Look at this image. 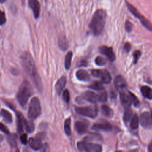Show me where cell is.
<instances>
[{
	"label": "cell",
	"instance_id": "obj_1",
	"mask_svg": "<svg viewBox=\"0 0 152 152\" xmlns=\"http://www.w3.org/2000/svg\"><path fill=\"white\" fill-rule=\"evenodd\" d=\"M21 63L25 71L32 79L37 88L39 91H42V83L41 78L37 71L34 61L31 55L28 52H24L21 56Z\"/></svg>",
	"mask_w": 152,
	"mask_h": 152
},
{
	"label": "cell",
	"instance_id": "obj_2",
	"mask_svg": "<svg viewBox=\"0 0 152 152\" xmlns=\"http://www.w3.org/2000/svg\"><path fill=\"white\" fill-rule=\"evenodd\" d=\"M106 20V12L103 9L95 11L89 24V29L94 36L100 35L104 27Z\"/></svg>",
	"mask_w": 152,
	"mask_h": 152
},
{
	"label": "cell",
	"instance_id": "obj_3",
	"mask_svg": "<svg viewBox=\"0 0 152 152\" xmlns=\"http://www.w3.org/2000/svg\"><path fill=\"white\" fill-rule=\"evenodd\" d=\"M32 87L27 80H24L21 84L17 93V99L22 107H25L27 103L28 100L32 95Z\"/></svg>",
	"mask_w": 152,
	"mask_h": 152
},
{
	"label": "cell",
	"instance_id": "obj_4",
	"mask_svg": "<svg viewBox=\"0 0 152 152\" xmlns=\"http://www.w3.org/2000/svg\"><path fill=\"white\" fill-rule=\"evenodd\" d=\"M42 112V108L39 99L37 97L31 99L28 110V117L31 120H34L40 116Z\"/></svg>",
	"mask_w": 152,
	"mask_h": 152
},
{
	"label": "cell",
	"instance_id": "obj_5",
	"mask_svg": "<svg viewBox=\"0 0 152 152\" xmlns=\"http://www.w3.org/2000/svg\"><path fill=\"white\" fill-rule=\"evenodd\" d=\"M126 4L128 10L131 12V13L133 15H134L136 18H137L140 21L141 23L147 29H148L149 31H151L152 30V26L150 21L148 20L144 15H142L133 5H132L131 4H130L126 1Z\"/></svg>",
	"mask_w": 152,
	"mask_h": 152
},
{
	"label": "cell",
	"instance_id": "obj_6",
	"mask_svg": "<svg viewBox=\"0 0 152 152\" xmlns=\"http://www.w3.org/2000/svg\"><path fill=\"white\" fill-rule=\"evenodd\" d=\"M77 148L80 151L100 152L102 151V146L99 144L89 142L87 141H78L77 144Z\"/></svg>",
	"mask_w": 152,
	"mask_h": 152
},
{
	"label": "cell",
	"instance_id": "obj_7",
	"mask_svg": "<svg viewBox=\"0 0 152 152\" xmlns=\"http://www.w3.org/2000/svg\"><path fill=\"white\" fill-rule=\"evenodd\" d=\"M75 111L80 115L90 118H95L97 116V107L94 106L75 107Z\"/></svg>",
	"mask_w": 152,
	"mask_h": 152
},
{
	"label": "cell",
	"instance_id": "obj_8",
	"mask_svg": "<svg viewBox=\"0 0 152 152\" xmlns=\"http://www.w3.org/2000/svg\"><path fill=\"white\" fill-rule=\"evenodd\" d=\"M91 74L95 77L100 78L101 83L109 84L111 81V76L106 69H92Z\"/></svg>",
	"mask_w": 152,
	"mask_h": 152
},
{
	"label": "cell",
	"instance_id": "obj_9",
	"mask_svg": "<svg viewBox=\"0 0 152 152\" xmlns=\"http://www.w3.org/2000/svg\"><path fill=\"white\" fill-rule=\"evenodd\" d=\"M45 137V134L43 132L36 134L34 138H30L28 140V143L30 147L34 150H38L43 148L42 141Z\"/></svg>",
	"mask_w": 152,
	"mask_h": 152
},
{
	"label": "cell",
	"instance_id": "obj_10",
	"mask_svg": "<svg viewBox=\"0 0 152 152\" xmlns=\"http://www.w3.org/2000/svg\"><path fill=\"white\" fill-rule=\"evenodd\" d=\"M141 125L145 129H150L152 125V119L150 113L148 112H144L140 115V119Z\"/></svg>",
	"mask_w": 152,
	"mask_h": 152
},
{
	"label": "cell",
	"instance_id": "obj_11",
	"mask_svg": "<svg viewBox=\"0 0 152 152\" xmlns=\"http://www.w3.org/2000/svg\"><path fill=\"white\" fill-rule=\"evenodd\" d=\"M120 94V100L121 103L125 107H129L131 104V99L130 91L126 89L121 90L119 91Z\"/></svg>",
	"mask_w": 152,
	"mask_h": 152
},
{
	"label": "cell",
	"instance_id": "obj_12",
	"mask_svg": "<svg viewBox=\"0 0 152 152\" xmlns=\"http://www.w3.org/2000/svg\"><path fill=\"white\" fill-rule=\"evenodd\" d=\"M99 50L102 54L107 56L110 62H113L115 60L116 56L112 48L106 46H102L99 47Z\"/></svg>",
	"mask_w": 152,
	"mask_h": 152
},
{
	"label": "cell",
	"instance_id": "obj_13",
	"mask_svg": "<svg viewBox=\"0 0 152 152\" xmlns=\"http://www.w3.org/2000/svg\"><path fill=\"white\" fill-rule=\"evenodd\" d=\"M29 7L31 9L35 19H37L40 13V4L38 0H28Z\"/></svg>",
	"mask_w": 152,
	"mask_h": 152
},
{
	"label": "cell",
	"instance_id": "obj_14",
	"mask_svg": "<svg viewBox=\"0 0 152 152\" xmlns=\"http://www.w3.org/2000/svg\"><path fill=\"white\" fill-rule=\"evenodd\" d=\"M88 126H89L88 123L86 122V121H77L75 123L74 128L76 132L78 134L83 135L88 131Z\"/></svg>",
	"mask_w": 152,
	"mask_h": 152
},
{
	"label": "cell",
	"instance_id": "obj_15",
	"mask_svg": "<svg viewBox=\"0 0 152 152\" xmlns=\"http://www.w3.org/2000/svg\"><path fill=\"white\" fill-rule=\"evenodd\" d=\"M114 85L115 88L119 91H121L127 88V83L125 79L121 75H117L114 80Z\"/></svg>",
	"mask_w": 152,
	"mask_h": 152
},
{
	"label": "cell",
	"instance_id": "obj_16",
	"mask_svg": "<svg viewBox=\"0 0 152 152\" xmlns=\"http://www.w3.org/2000/svg\"><path fill=\"white\" fill-rule=\"evenodd\" d=\"M92 129L96 131H109L112 129V125L107 121L96 123L92 126Z\"/></svg>",
	"mask_w": 152,
	"mask_h": 152
},
{
	"label": "cell",
	"instance_id": "obj_17",
	"mask_svg": "<svg viewBox=\"0 0 152 152\" xmlns=\"http://www.w3.org/2000/svg\"><path fill=\"white\" fill-rule=\"evenodd\" d=\"M81 99L92 103H96L97 102H98L97 94L92 91H86L82 95V97Z\"/></svg>",
	"mask_w": 152,
	"mask_h": 152
},
{
	"label": "cell",
	"instance_id": "obj_18",
	"mask_svg": "<svg viewBox=\"0 0 152 152\" xmlns=\"http://www.w3.org/2000/svg\"><path fill=\"white\" fill-rule=\"evenodd\" d=\"M16 116H17V132L19 134H21L23 132L24 130V117L23 114L20 112H16Z\"/></svg>",
	"mask_w": 152,
	"mask_h": 152
},
{
	"label": "cell",
	"instance_id": "obj_19",
	"mask_svg": "<svg viewBox=\"0 0 152 152\" xmlns=\"http://www.w3.org/2000/svg\"><path fill=\"white\" fill-rule=\"evenodd\" d=\"M66 82V77L64 76H62L56 83L55 88V90L58 95H60L61 94L62 91H63V89L64 88V87L65 86Z\"/></svg>",
	"mask_w": 152,
	"mask_h": 152
},
{
	"label": "cell",
	"instance_id": "obj_20",
	"mask_svg": "<svg viewBox=\"0 0 152 152\" xmlns=\"http://www.w3.org/2000/svg\"><path fill=\"white\" fill-rule=\"evenodd\" d=\"M75 75L77 79L81 81H88L90 79V74L87 71L84 69H81L78 70Z\"/></svg>",
	"mask_w": 152,
	"mask_h": 152
},
{
	"label": "cell",
	"instance_id": "obj_21",
	"mask_svg": "<svg viewBox=\"0 0 152 152\" xmlns=\"http://www.w3.org/2000/svg\"><path fill=\"white\" fill-rule=\"evenodd\" d=\"M0 115L7 124H11L12 122V116L9 111L5 109H2L0 112Z\"/></svg>",
	"mask_w": 152,
	"mask_h": 152
},
{
	"label": "cell",
	"instance_id": "obj_22",
	"mask_svg": "<svg viewBox=\"0 0 152 152\" xmlns=\"http://www.w3.org/2000/svg\"><path fill=\"white\" fill-rule=\"evenodd\" d=\"M141 92L142 94V96L149 100L152 99V90L151 88L147 86H142L140 88Z\"/></svg>",
	"mask_w": 152,
	"mask_h": 152
},
{
	"label": "cell",
	"instance_id": "obj_23",
	"mask_svg": "<svg viewBox=\"0 0 152 152\" xmlns=\"http://www.w3.org/2000/svg\"><path fill=\"white\" fill-rule=\"evenodd\" d=\"M7 140L10 144V146L12 148H17V135L14 134H8L7 136Z\"/></svg>",
	"mask_w": 152,
	"mask_h": 152
},
{
	"label": "cell",
	"instance_id": "obj_24",
	"mask_svg": "<svg viewBox=\"0 0 152 152\" xmlns=\"http://www.w3.org/2000/svg\"><path fill=\"white\" fill-rule=\"evenodd\" d=\"M101 110L102 114L107 118H112L113 116V110L107 105L103 104L101 107Z\"/></svg>",
	"mask_w": 152,
	"mask_h": 152
},
{
	"label": "cell",
	"instance_id": "obj_25",
	"mask_svg": "<svg viewBox=\"0 0 152 152\" xmlns=\"http://www.w3.org/2000/svg\"><path fill=\"white\" fill-rule=\"evenodd\" d=\"M58 45L61 50L65 51L68 49V42L65 36H61L58 40Z\"/></svg>",
	"mask_w": 152,
	"mask_h": 152
},
{
	"label": "cell",
	"instance_id": "obj_26",
	"mask_svg": "<svg viewBox=\"0 0 152 152\" xmlns=\"http://www.w3.org/2000/svg\"><path fill=\"white\" fill-rule=\"evenodd\" d=\"M24 126L25 127L26 131L28 133H31L34 130V125L33 122L31 121H27L26 119L24 121Z\"/></svg>",
	"mask_w": 152,
	"mask_h": 152
},
{
	"label": "cell",
	"instance_id": "obj_27",
	"mask_svg": "<svg viewBox=\"0 0 152 152\" xmlns=\"http://www.w3.org/2000/svg\"><path fill=\"white\" fill-rule=\"evenodd\" d=\"M132 116V110L129 107H125V110L124 114V121L125 123L128 122Z\"/></svg>",
	"mask_w": 152,
	"mask_h": 152
},
{
	"label": "cell",
	"instance_id": "obj_28",
	"mask_svg": "<svg viewBox=\"0 0 152 152\" xmlns=\"http://www.w3.org/2000/svg\"><path fill=\"white\" fill-rule=\"evenodd\" d=\"M72 58V52L69 51L66 53L65 56V69L67 70L69 69L71 67Z\"/></svg>",
	"mask_w": 152,
	"mask_h": 152
},
{
	"label": "cell",
	"instance_id": "obj_29",
	"mask_svg": "<svg viewBox=\"0 0 152 152\" xmlns=\"http://www.w3.org/2000/svg\"><path fill=\"white\" fill-rule=\"evenodd\" d=\"M64 131L68 136H70L71 135V119L70 118H67L65 121L64 123Z\"/></svg>",
	"mask_w": 152,
	"mask_h": 152
},
{
	"label": "cell",
	"instance_id": "obj_30",
	"mask_svg": "<svg viewBox=\"0 0 152 152\" xmlns=\"http://www.w3.org/2000/svg\"><path fill=\"white\" fill-rule=\"evenodd\" d=\"M88 88L94 90H98V91H102V90L104 89V87L102 85V83L97 82V81H95L93 83L91 84H90L88 86Z\"/></svg>",
	"mask_w": 152,
	"mask_h": 152
},
{
	"label": "cell",
	"instance_id": "obj_31",
	"mask_svg": "<svg viewBox=\"0 0 152 152\" xmlns=\"http://www.w3.org/2000/svg\"><path fill=\"white\" fill-rule=\"evenodd\" d=\"M130 126L132 129H136L138 127V118L136 114H135L131 118Z\"/></svg>",
	"mask_w": 152,
	"mask_h": 152
},
{
	"label": "cell",
	"instance_id": "obj_32",
	"mask_svg": "<svg viewBox=\"0 0 152 152\" xmlns=\"http://www.w3.org/2000/svg\"><path fill=\"white\" fill-rule=\"evenodd\" d=\"M98 101L100 102H104L107 101V93L106 91L101 92L99 94H97Z\"/></svg>",
	"mask_w": 152,
	"mask_h": 152
},
{
	"label": "cell",
	"instance_id": "obj_33",
	"mask_svg": "<svg viewBox=\"0 0 152 152\" xmlns=\"http://www.w3.org/2000/svg\"><path fill=\"white\" fill-rule=\"evenodd\" d=\"M95 64L98 66H103L106 64V60L102 56H98L95 59Z\"/></svg>",
	"mask_w": 152,
	"mask_h": 152
},
{
	"label": "cell",
	"instance_id": "obj_34",
	"mask_svg": "<svg viewBox=\"0 0 152 152\" xmlns=\"http://www.w3.org/2000/svg\"><path fill=\"white\" fill-rule=\"evenodd\" d=\"M130 94H131V103H132L135 107H138L139 106L140 102L137 97L131 91H130Z\"/></svg>",
	"mask_w": 152,
	"mask_h": 152
},
{
	"label": "cell",
	"instance_id": "obj_35",
	"mask_svg": "<svg viewBox=\"0 0 152 152\" xmlns=\"http://www.w3.org/2000/svg\"><path fill=\"white\" fill-rule=\"evenodd\" d=\"M62 98L64 99V100L65 101V102L66 103H68L69 102V100H70V95H69V93L68 91V90L66 89V90H65L64 91H63V93H62Z\"/></svg>",
	"mask_w": 152,
	"mask_h": 152
},
{
	"label": "cell",
	"instance_id": "obj_36",
	"mask_svg": "<svg viewBox=\"0 0 152 152\" xmlns=\"http://www.w3.org/2000/svg\"><path fill=\"white\" fill-rule=\"evenodd\" d=\"M141 55V52L139 50H135L134 52V53H133V56H134V61H133V62H134V64L137 63V62H138V61Z\"/></svg>",
	"mask_w": 152,
	"mask_h": 152
},
{
	"label": "cell",
	"instance_id": "obj_37",
	"mask_svg": "<svg viewBox=\"0 0 152 152\" xmlns=\"http://www.w3.org/2000/svg\"><path fill=\"white\" fill-rule=\"evenodd\" d=\"M125 30H126L127 32L130 33V32L132 31V28H133V24H132V23L131 21H128V20L126 21L125 24Z\"/></svg>",
	"mask_w": 152,
	"mask_h": 152
},
{
	"label": "cell",
	"instance_id": "obj_38",
	"mask_svg": "<svg viewBox=\"0 0 152 152\" xmlns=\"http://www.w3.org/2000/svg\"><path fill=\"white\" fill-rule=\"evenodd\" d=\"M6 20L5 12L0 10V25H4L6 23Z\"/></svg>",
	"mask_w": 152,
	"mask_h": 152
},
{
	"label": "cell",
	"instance_id": "obj_39",
	"mask_svg": "<svg viewBox=\"0 0 152 152\" xmlns=\"http://www.w3.org/2000/svg\"><path fill=\"white\" fill-rule=\"evenodd\" d=\"M0 131L4 132L6 134H8L10 133V131L8 129V128L3 124H2L1 122H0Z\"/></svg>",
	"mask_w": 152,
	"mask_h": 152
},
{
	"label": "cell",
	"instance_id": "obj_40",
	"mask_svg": "<svg viewBox=\"0 0 152 152\" xmlns=\"http://www.w3.org/2000/svg\"><path fill=\"white\" fill-rule=\"evenodd\" d=\"M20 138L22 144H26L27 143V135L26 134H23Z\"/></svg>",
	"mask_w": 152,
	"mask_h": 152
},
{
	"label": "cell",
	"instance_id": "obj_41",
	"mask_svg": "<svg viewBox=\"0 0 152 152\" xmlns=\"http://www.w3.org/2000/svg\"><path fill=\"white\" fill-rule=\"evenodd\" d=\"M131 49V44L128 42H126L125 45H124V51L126 52V53H128L130 50Z\"/></svg>",
	"mask_w": 152,
	"mask_h": 152
},
{
	"label": "cell",
	"instance_id": "obj_42",
	"mask_svg": "<svg viewBox=\"0 0 152 152\" xmlns=\"http://www.w3.org/2000/svg\"><path fill=\"white\" fill-rule=\"evenodd\" d=\"M87 65V62L86 60H81L79 62L78 66H86Z\"/></svg>",
	"mask_w": 152,
	"mask_h": 152
},
{
	"label": "cell",
	"instance_id": "obj_43",
	"mask_svg": "<svg viewBox=\"0 0 152 152\" xmlns=\"http://www.w3.org/2000/svg\"><path fill=\"white\" fill-rule=\"evenodd\" d=\"M148 151L149 152L152 151V142H151L148 145Z\"/></svg>",
	"mask_w": 152,
	"mask_h": 152
},
{
	"label": "cell",
	"instance_id": "obj_44",
	"mask_svg": "<svg viewBox=\"0 0 152 152\" xmlns=\"http://www.w3.org/2000/svg\"><path fill=\"white\" fill-rule=\"evenodd\" d=\"M3 140H4V137H3L1 134H0V142H1V141H2Z\"/></svg>",
	"mask_w": 152,
	"mask_h": 152
},
{
	"label": "cell",
	"instance_id": "obj_45",
	"mask_svg": "<svg viewBox=\"0 0 152 152\" xmlns=\"http://www.w3.org/2000/svg\"><path fill=\"white\" fill-rule=\"evenodd\" d=\"M6 0H0V3H4Z\"/></svg>",
	"mask_w": 152,
	"mask_h": 152
},
{
	"label": "cell",
	"instance_id": "obj_46",
	"mask_svg": "<svg viewBox=\"0 0 152 152\" xmlns=\"http://www.w3.org/2000/svg\"><path fill=\"white\" fill-rule=\"evenodd\" d=\"M22 1H23V2H24V0H22Z\"/></svg>",
	"mask_w": 152,
	"mask_h": 152
},
{
	"label": "cell",
	"instance_id": "obj_47",
	"mask_svg": "<svg viewBox=\"0 0 152 152\" xmlns=\"http://www.w3.org/2000/svg\"><path fill=\"white\" fill-rule=\"evenodd\" d=\"M45 1H46H46H47V0H45Z\"/></svg>",
	"mask_w": 152,
	"mask_h": 152
}]
</instances>
